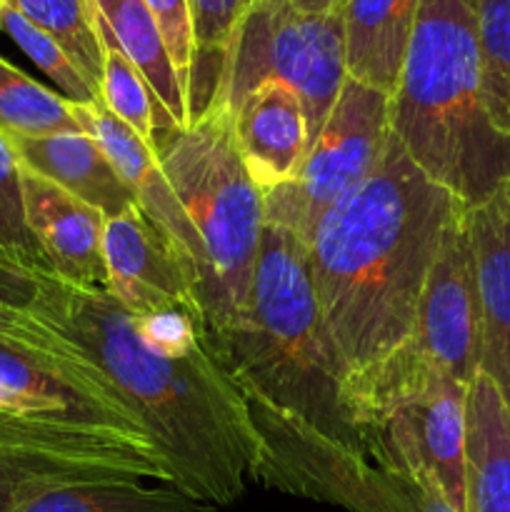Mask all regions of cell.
<instances>
[{"mask_svg": "<svg viewBox=\"0 0 510 512\" xmlns=\"http://www.w3.org/2000/svg\"><path fill=\"white\" fill-rule=\"evenodd\" d=\"M458 205L390 133L370 178L310 238L315 298L355 418L385 365L413 343L420 293Z\"/></svg>", "mask_w": 510, "mask_h": 512, "instance_id": "obj_1", "label": "cell"}, {"mask_svg": "<svg viewBox=\"0 0 510 512\" xmlns=\"http://www.w3.org/2000/svg\"><path fill=\"white\" fill-rule=\"evenodd\" d=\"M33 310L70 335L148 425L173 488L213 508L243 495L255 463V430L210 340L183 360L160 358L143 348L133 315L110 290L68 283L50 270H43V295Z\"/></svg>", "mask_w": 510, "mask_h": 512, "instance_id": "obj_2", "label": "cell"}, {"mask_svg": "<svg viewBox=\"0 0 510 512\" xmlns=\"http://www.w3.org/2000/svg\"><path fill=\"white\" fill-rule=\"evenodd\" d=\"M0 448L173 483L163 448L103 368L35 310H0Z\"/></svg>", "mask_w": 510, "mask_h": 512, "instance_id": "obj_3", "label": "cell"}, {"mask_svg": "<svg viewBox=\"0 0 510 512\" xmlns=\"http://www.w3.org/2000/svg\"><path fill=\"white\" fill-rule=\"evenodd\" d=\"M210 343L240 393L365 453L355 408L320 318L303 240L265 223L248 300L230 328Z\"/></svg>", "mask_w": 510, "mask_h": 512, "instance_id": "obj_4", "label": "cell"}, {"mask_svg": "<svg viewBox=\"0 0 510 512\" xmlns=\"http://www.w3.org/2000/svg\"><path fill=\"white\" fill-rule=\"evenodd\" d=\"M388 120L408 158L465 208L510 178V138L483 100L478 0H420Z\"/></svg>", "mask_w": 510, "mask_h": 512, "instance_id": "obj_5", "label": "cell"}, {"mask_svg": "<svg viewBox=\"0 0 510 512\" xmlns=\"http://www.w3.org/2000/svg\"><path fill=\"white\" fill-rule=\"evenodd\" d=\"M155 155L203 245L198 300L215 338L248 300L265 228L263 193L235 143L233 115L218 100L188 128L158 130Z\"/></svg>", "mask_w": 510, "mask_h": 512, "instance_id": "obj_6", "label": "cell"}, {"mask_svg": "<svg viewBox=\"0 0 510 512\" xmlns=\"http://www.w3.org/2000/svg\"><path fill=\"white\" fill-rule=\"evenodd\" d=\"M358 425L370 460L435 485L465 512L468 385L435 370L410 345L358 403Z\"/></svg>", "mask_w": 510, "mask_h": 512, "instance_id": "obj_7", "label": "cell"}, {"mask_svg": "<svg viewBox=\"0 0 510 512\" xmlns=\"http://www.w3.org/2000/svg\"><path fill=\"white\" fill-rule=\"evenodd\" d=\"M243 398L255 430L250 478L265 488L350 512H458L435 485L383 468L263 400Z\"/></svg>", "mask_w": 510, "mask_h": 512, "instance_id": "obj_8", "label": "cell"}, {"mask_svg": "<svg viewBox=\"0 0 510 512\" xmlns=\"http://www.w3.org/2000/svg\"><path fill=\"white\" fill-rule=\"evenodd\" d=\"M345 78L343 10L308 13L293 0H255L235 30L213 100L233 113L260 83H285L303 103L310 150Z\"/></svg>", "mask_w": 510, "mask_h": 512, "instance_id": "obj_9", "label": "cell"}, {"mask_svg": "<svg viewBox=\"0 0 510 512\" xmlns=\"http://www.w3.org/2000/svg\"><path fill=\"white\" fill-rule=\"evenodd\" d=\"M388 103L383 90L345 78L295 178L263 193L265 223L308 245L325 213L355 193L383 158L390 135Z\"/></svg>", "mask_w": 510, "mask_h": 512, "instance_id": "obj_10", "label": "cell"}, {"mask_svg": "<svg viewBox=\"0 0 510 512\" xmlns=\"http://www.w3.org/2000/svg\"><path fill=\"white\" fill-rule=\"evenodd\" d=\"M413 350L458 383L480 370V293L465 205H458L440 238L415 315Z\"/></svg>", "mask_w": 510, "mask_h": 512, "instance_id": "obj_11", "label": "cell"}, {"mask_svg": "<svg viewBox=\"0 0 510 512\" xmlns=\"http://www.w3.org/2000/svg\"><path fill=\"white\" fill-rule=\"evenodd\" d=\"M103 253L108 290L130 315L188 310L205 320L193 273L138 208L105 220Z\"/></svg>", "mask_w": 510, "mask_h": 512, "instance_id": "obj_12", "label": "cell"}, {"mask_svg": "<svg viewBox=\"0 0 510 512\" xmlns=\"http://www.w3.org/2000/svg\"><path fill=\"white\" fill-rule=\"evenodd\" d=\"M70 113H73L80 130L88 133L105 150L113 168L118 170L123 183L133 193L140 213L155 228L163 230V235L173 243L175 253L188 265V270L195 278V285L200 288L205 265L203 245H200L198 233L190 225L183 203L175 195L173 185L165 178L153 145L145 143L123 120L115 118L103 103H70Z\"/></svg>", "mask_w": 510, "mask_h": 512, "instance_id": "obj_13", "label": "cell"}, {"mask_svg": "<svg viewBox=\"0 0 510 512\" xmlns=\"http://www.w3.org/2000/svg\"><path fill=\"white\" fill-rule=\"evenodd\" d=\"M480 293V370L510 413V178L465 208Z\"/></svg>", "mask_w": 510, "mask_h": 512, "instance_id": "obj_14", "label": "cell"}, {"mask_svg": "<svg viewBox=\"0 0 510 512\" xmlns=\"http://www.w3.org/2000/svg\"><path fill=\"white\" fill-rule=\"evenodd\" d=\"M25 223L45 265L60 280L108 290L105 215L20 165Z\"/></svg>", "mask_w": 510, "mask_h": 512, "instance_id": "obj_15", "label": "cell"}, {"mask_svg": "<svg viewBox=\"0 0 510 512\" xmlns=\"http://www.w3.org/2000/svg\"><path fill=\"white\" fill-rule=\"evenodd\" d=\"M230 115L235 143L260 193L293 180L308 153L305 110L295 90L278 80L260 83Z\"/></svg>", "mask_w": 510, "mask_h": 512, "instance_id": "obj_16", "label": "cell"}, {"mask_svg": "<svg viewBox=\"0 0 510 512\" xmlns=\"http://www.w3.org/2000/svg\"><path fill=\"white\" fill-rule=\"evenodd\" d=\"M8 143L23 168L100 210L105 220L138 208L105 150L83 130L45 138H8Z\"/></svg>", "mask_w": 510, "mask_h": 512, "instance_id": "obj_17", "label": "cell"}, {"mask_svg": "<svg viewBox=\"0 0 510 512\" xmlns=\"http://www.w3.org/2000/svg\"><path fill=\"white\" fill-rule=\"evenodd\" d=\"M420 0H345L348 78L393 93L403 68Z\"/></svg>", "mask_w": 510, "mask_h": 512, "instance_id": "obj_18", "label": "cell"}, {"mask_svg": "<svg viewBox=\"0 0 510 512\" xmlns=\"http://www.w3.org/2000/svg\"><path fill=\"white\" fill-rule=\"evenodd\" d=\"M465 512H510V413L483 373L468 385Z\"/></svg>", "mask_w": 510, "mask_h": 512, "instance_id": "obj_19", "label": "cell"}, {"mask_svg": "<svg viewBox=\"0 0 510 512\" xmlns=\"http://www.w3.org/2000/svg\"><path fill=\"white\" fill-rule=\"evenodd\" d=\"M100 18L123 50L125 58L138 68L155 100L158 130H180L190 125V105L178 83L168 48L163 43L153 15L143 0H95ZM155 130V133H158Z\"/></svg>", "mask_w": 510, "mask_h": 512, "instance_id": "obj_20", "label": "cell"}, {"mask_svg": "<svg viewBox=\"0 0 510 512\" xmlns=\"http://www.w3.org/2000/svg\"><path fill=\"white\" fill-rule=\"evenodd\" d=\"M18 512H215L178 488H145L143 480H88L48 490Z\"/></svg>", "mask_w": 510, "mask_h": 512, "instance_id": "obj_21", "label": "cell"}, {"mask_svg": "<svg viewBox=\"0 0 510 512\" xmlns=\"http://www.w3.org/2000/svg\"><path fill=\"white\" fill-rule=\"evenodd\" d=\"M255 0H188L193 28V75H190V120L215 98L225 55L240 20Z\"/></svg>", "mask_w": 510, "mask_h": 512, "instance_id": "obj_22", "label": "cell"}, {"mask_svg": "<svg viewBox=\"0 0 510 512\" xmlns=\"http://www.w3.org/2000/svg\"><path fill=\"white\" fill-rule=\"evenodd\" d=\"M78 130L80 125L70 113V100L0 58V135L45 138Z\"/></svg>", "mask_w": 510, "mask_h": 512, "instance_id": "obj_23", "label": "cell"}, {"mask_svg": "<svg viewBox=\"0 0 510 512\" xmlns=\"http://www.w3.org/2000/svg\"><path fill=\"white\" fill-rule=\"evenodd\" d=\"M5 3L40 30L53 35L78 65L80 73L100 93L103 35H100L95 0H5Z\"/></svg>", "mask_w": 510, "mask_h": 512, "instance_id": "obj_24", "label": "cell"}, {"mask_svg": "<svg viewBox=\"0 0 510 512\" xmlns=\"http://www.w3.org/2000/svg\"><path fill=\"white\" fill-rule=\"evenodd\" d=\"M478 45L485 110L510 138V0H478Z\"/></svg>", "mask_w": 510, "mask_h": 512, "instance_id": "obj_25", "label": "cell"}, {"mask_svg": "<svg viewBox=\"0 0 510 512\" xmlns=\"http://www.w3.org/2000/svg\"><path fill=\"white\" fill-rule=\"evenodd\" d=\"M98 23L100 35H103V80H100L103 105L115 118L123 120L133 133H138L145 143L155 148V130H158V125H155L153 93H150L148 83L138 73V68L118 48V43L113 40L100 13Z\"/></svg>", "mask_w": 510, "mask_h": 512, "instance_id": "obj_26", "label": "cell"}, {"mask_svg": "<svg viewBox=\"0 0 510 512\" xmlns=\"http://www.w3.org/2000/svg\"><path fill=\"white\" fill-rule=\"evenodd\" d=\"M3 30L15 40L20 50L53 80L55 85L60 88L65 100L70 103H83V105H93V103H103L100 100V93L93 88L88 78L80 73L78 65L73 63L68 53H65L63 45L48 35L45 30H40L38 25L30 23L28 18L18 13L15 8H10L5 3L3 8Z\"/></svg>", "mask_w": 510, "mask_h": 512, "instance_id": "obj_27", "label": "cell"}, {"mask_svg": "<svg viewBox=\"0 0 510 512\" xmlns=\"http://www.w3.org/2000/svg\"><path fill=\"white\" fill-rule=\"evenodd\" d=\"M88 480H123L78 468V465L55 463L33 455L10 453L0 448V512H18L48 490Z\"/></svg>", "mask_w": 510, "mask_h": 512, "instance_id": "obj_28", "label": "cell"}, {"mask_svg": "<svg viewBox=\"0 0 510 512\" xmlns=\"http://www.w3.org/2000/svg\"><path fill=\"white\" fill-rule=\"evenodd\" d=\"M0 255L28 268L48 270L25 223L20 163L5 135H0Z\"/></svg>", "mask_w": 510, "mask_h": 512, "instance_id": "obj_29", "label": "cell"}, {"mask_svg": "<svg viewBox=\"0 0 510 512\" xmlns=\"http://www.w3.org/2000/svg\"><path fill=\"white\" fill-rule=\"evenodd\" d=\"M133 328L143 348L160 358L183 360L198 353L210 340L205 320L188 310H158V313L133 315Z\"/></svg>", "mask_w": 510, "mask_h": 512, "instance_id": "obj_30", "label": "cell"}, {"mask_svg": "<svg viewBox=\"0 0 510 512\" xmlns=\"http://www.w3.org/2000/svg\"><path fill=\"white\" fill-rule=\"evenodd\" d=\"M153 15L163 43L168 48L178 83L190 105V75H193V28H190L188 0H143Z\"/></svg>", "mask_w": 510, "mask_h": 512, "instance_id": "obj_31", "label": "cell"}, {"mask_svg": "<svg viewBox=\"0 0 510 512\" xmlns=\"http://www.w3.org/2000/svg\"><path fill=\"white\" fill-rule=\"evenodd\" d=\"M43 295V270L0 255V310H33Z\"/></svg>", "mask_w": 510, "mask_h": 512, "instance_id": "obj_32", "label": "cell"}, {"mask_svg": "<svg viewBox=\"0 0 510 512\" xmlns=\"http://www.w3.org/2000/svg\"><path fill=\"white\" fill-rule=\"evenodd\" d=\"M293 3L308 13H335V10H343L345 0H293Z\"/></svg>", "mask_w": 510, "mask_h": 512, "instance_id": "obj_33", "label": "cell"}, {"mask_svg": "<svg viewBox=\"0 0 510 512\" xmlns=\"http://www.w3.org/2000/svg\"><path fill=\"white\" fill-rule=\"evenodd\" d=\"M3 8H5V0H0V30H3Z\"/></svg>", "mask_w": 510, "mask_h": 512, "instance_id": "obj_34", "label": "cell"}]
</instances>
